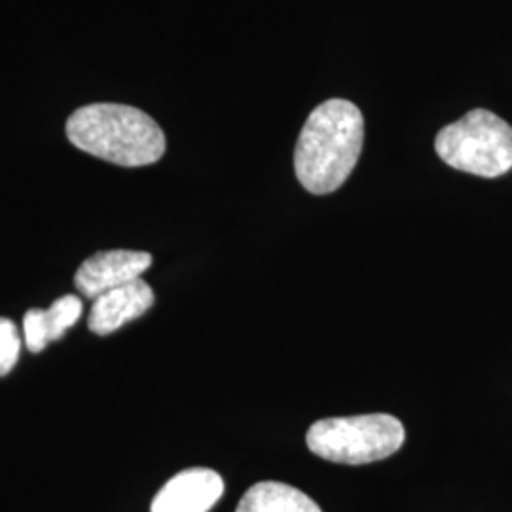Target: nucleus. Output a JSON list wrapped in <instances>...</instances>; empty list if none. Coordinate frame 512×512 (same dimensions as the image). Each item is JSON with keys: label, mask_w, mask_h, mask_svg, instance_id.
<instances>
[{"label": "nucleus", "mask_w": 512, "mask_h": 512, "mask_svg": "<svg viewBox=\"0 0 512 512\" xmlns=\"http://www.w3.org/2000/svg\"><path fill=\"white\" fill-rule=\"evenodd\" d=\"M21 351V336L18 327L10 321L0 317V376H6L14 370L18 363Z\"/></svg>", "instance_id": "10"}, {"label": "nucleus", "mask_w": 512, "mask_h": 512, "mask_svg": "<svg viewBox=\"0 0 512 512\" xmlns=\"http://www.w3.org/2000/svg\"><path fill=\"white\" fill-rule=\"evenodd\" d=\"M82 315V300L74 294L61 296L48 310H29L23 317V340L33 353H40L65 336Z\"/></svg>", "instance_id": "8"}, {"label": "nucleus", "mask_w": 512, "mask_h": 512, "mask_svg": "<svg viewBox=\"0 0 512 512\" xmlns=\"http://www.w3.org/2000/svg\"><path fill=\"white\" fill-rule=\"evenodd\" d=\"M224 494V480L211 469H186L173 476L152 501L150 512H209Z\"/></svg>", "instance_id": "6"}, {"label": "nucleus", "mask_w": 512, "mask_h": 512, "mask_svg": "<svg viewBox=\"0 0 512 512\" xmlns=\"http://www.w3.org/2000/svg\"><path fill=\"white\" fill-rule=\"evenodd\" d=\"M365 143L361 110L346 99H330L315 107L300 131L294 171L300 184L325 196L348 181Z\"/></svg>", "instance_id": "1"}, {"label": "nucleus", "mask_w": 512, "mask_h": 512, "mask_svg": "<svg viewBox=\"0 0 512 512\" xmlns=\"http://www.w3.org/2000/svg\"><path fill=\"white\" fill-rule=\"evenodd\" d=\"M236 512H323L310 495L283 482H258L239 501Z\"/></svg>", "instance_id": "9"}, {"label": "nucleus", "mask_w": 512, "mask_h": 512, "mask_svg": "<svg viewBox=\"0 0 512 512\" xmlns=\"http://www.w3.org/2000/svg\"><path fill=\"white\" fill-rule=\"evenodd\" d=\"M154 306V291L147 281L137 279L124 287L93 298L88 327L99 336L122 329Z\"/></svg>", "instance_id": "7"}, {"label": "nucleus", "mask_w": 512, "mask_h": 512, "mask_svg": "<svg viewBox=\"0 0 512 512\" xmlns=\"http://www.w3.org/2000/svg\"><path fill=\"white\" fill-rule=\"evenodd\" d=\"M150 266L152 256L143 251H103L82 262L74 275V285L84 296L97 298L141 279Z\"/></svg>", "instance_id": "5"}, {"label": "nucleus", "mask_w": 512, "mask_h": 512, "mask_svg": "<svg viewBox=\"0 0 512 512\" xmlns=\"http://www.w3.org/2000/svg\"><path fill=\"white\" fill-rule=\"evenodd\" d=\"M403 423L391 414L315 421L306 435L315 456L332 463L365 465L393 456L403 446Z\"/></svg>", "instance_id": "4"}, {"label": "nucleus", "mask_w": 512, "mask_h": 512, "mask_svg": "<svg viewBox=\"0 0 512 512\" xmlns=\"http://www.w3.org/2000/svg\"><path fill=\"white\" fill-rule=\"evenodd\" d=\"M435 150L458 171L495 179L512 169V126L490 110H471L440 129Z\"/></svg>", "instance_id": "3"}, {"label": "nucleus", "mask_w": 512, "mask_h": 512, "mask_svg": "<svg viewBox=\"0 0 512 512\" xmlns=\"http://www.w3.org/2000/svg\"><path fill=\"white\" fill-rule=\"evenodd\" d=\"M67 137L74 147L122 167L156 164L165 152L162 128L147 112L95 103L76 110L67 120Z\"/></svg>", "instance_id": "2"}]
</instances>
